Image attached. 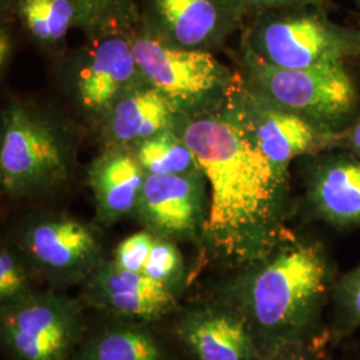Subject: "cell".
<instances>
[{"instance_id": "obj_1", "label": "cell", "mask_w": 360, "mask_h": 360, "mask_svg": "<svg viewBox=\"0 0 360 360\" xmlns=\"http://www.w3.org/2000/svg\"><path fill=\"white\" fill-rule=\"evenodd\" d=\"M238 89V87H236ZM175 129L208 184L202 242L226 272L269 255L292 229L297 211L290 175L263 154L235 99L205 115L179 116Z\"/></svg>"}, {"instance_id": "obj_2", "label": "cell", "mask_w": 360, "mask_h": 360, "mask_svg": "<svg viewBox=\"0 0 360 360\" xmlns=\"http://www.w3.org/2000/svg\"><path fill=\"white\" fill-rule=\"evenodd\" d=\"M339 275L328 245L314 233L294 230L269 255L227 272L215 291L243 314L267 358L285 348L326 342Z\"/></svg>"}, {"instance_id": "obj_3", "label": "cell", "mask_w": 360, "mask_h": 360, "mask_svg": "<svg viewBox=\"0 0 360 360\" xmlns=\"http://www.w3.org/2000/svg\"><path fill=\"white\" fill-rule=\"evenodd\" d=\"M242 47L267 65L302 70L342 65L360 58L359 27L343 26L318 4H300L254 15Z\"/></svg>"}, {"instance_id": "obj_4", "label": "cell", "mask_w": 360, "mask_h": 360, "mask_svg": "<svg viewBox=\"0 0 360 360\" xmlns=\"http://www.w3.org/2000/svg\"><path fill=\"white\" fill-rule=\"evenodd\" d=\"M240 63L245 89L319 129L340 132L360 112V92L346 63L281 68L243 47Z\"/></svg>"}, {"instance_id": "obj_5", "label": "cell", "mask_w": 360, "mask_h": 360, "mask_svg": "<svg viewBox=\"0 0 360 360\" xmlns=\"http://www.w3.org/2000/svg\"><path fill=\"white\" fill-rule=\"evenodd\" d=\"M72 142L59 123L27 104H8L1 116L0 184L13 199L62 187L72 168Z\"/></svg>"}, {"instance_id": "obj_6", "label": "cell", "mask_w": 360, "mask_h": 360, "mask_svg": "<svg viewBox=\"0 0 360 360\" xmlns=\"http://www.w3.org/2000/svg\"><path fill=\"white\" fill-rule=\"evenodd\" d=\"M132 49L144 80L162 92L180 116L217 111L242 82V75L232 72L212 52L172 46L142 23L132 31Z\"/></svg>"}, {"instance_id": "obj_7", "label": "cell", "mask_w": 360, "mask_h": 360, "mask_svg": "<svg viewBox=\"0 0 360 360\" xmlns=\"http://www.w3.org/2000/svg\"><path fill=\"white\" fill-rule=\"evenodd\" d=\"M83 307L56 291L0 306V339L13 360H71L84 340Z\"/></svg>"}, {"instance_id": "obj_8", "label": "cell", "mask_w": 360, "mask_h": 360, "mask_svg": "<svg viewBox=\"0 0 360 360\" xmlns=\"http://www.w3.org/2000/svg\"><path fill=\"white\" fill-rule=\"evenodd\" d=\"M18 251L53 287L83 283L104 262L102 242L89 224L60 214H38L22 224Z\"/></svg>"}, {"instance_id": "obj_9", "label": "cell", "mask_w": 360, "mask_h": 360, "mask_svg": "<svg viewBox=\"0 0 360 360\" xmlns=\"http://www.w3.org/2000/svg\"><path fill=\"white\" fill-rule=\"evenodd\" d=\"M70 74V92L77 110L95 122L104 117L127 92L146 83L132 49V30L90 35Z\"/></svg>"}, {"instance_id": "obj_10", "label": "cell", "mask_w": 360, "mask_h": 360, "mask_svg": "<svg viewBox=\"0 0 360 360\" xmlns=\"http://www.w3.org/2000/svg\"><path fill=\"white\" fill-rule=\"evenodd\" d=\"M251 18L245 0H143L141 23L172 46L211 52Z\"/></svg>"}, {"instance_id": "obj_11", "label": "cell", "mask_w": 360, "mask_h": 360, "mask_svg": "<svg viewBox=\"0 0 360 360\" xmlns=\"http://www.w3.org/2000/svg\"><path fill=\"white\" fill-rule=\"evenodd\" d=\"M303 195L297 210L304 218L336 231L360 229V160L334 148L303 156Z\"/></svg>"}, {"instance_id": "obj_12", "label": "cell", "mask_w": 360, "mask_h": 360, "mask_svg": "<svg viewBox=\"0 0 360 360\" xmlns=\"http://www.w3.org/2000/svg\"><path fill=\"white\" fill-rule=\"evenodd\" d=\"M235 99L257 146L284 175H290L294 159L338 148V132L319 129L271 103L245 89L243 79L235 90Z\"/></svg>"}, {"instance_id": "obj_13", "label": "cell", "mask_w": 360, "mask_h": 360, "mask_svg": "<svg viewBox=\"0 0 360 360\" xmlns=\"http://www.w3.org/2000/svg\"><path fill=\"white\" fill-rule=\"evenodd\" d=\"M175 328L196 360L266 359L243 314L218 291L183 309Z\"/></svg>"}, {"instance_id": "obj_14", "label": "cell", "mask_w": 360, "mask_h": 360, "mask_svg": "<svg viewBox=\"0 0 360 360\" xmlns=\"http://www.w3.org/2000/svg\"><path fill=\"white\" fill-rule=\"evenodd\" d=\"M202 172L187 175L147 174L136 217L146 230L176 240H202L208 196Z\"/></svg>"}, {"instance_id": "obj_15", "label": "cell", "mask_w": 360, "mask_h": 360, "mask_svg": "<svg viewBox=\"0 0 360 360\" xmlns=\"http://www.w3.org/2000/svg\"><path fill=\"white\" fill-rule=\"evenodd\" d=\"M82 285L87 306L117 322L135 324L163 319L176 309L179 295L144 274L120 269L112 260H104Z\"/></svg>"}, {"instance_id": "obj_16", "label": "cell", "mask_w": 360, "mask_h": 360, "mask_svg": "<svg viewBox=\"0 0 360 360\" xmlns=\"http://www.w3.org/2000/svg\"><path fill=\"white\" fill-rule=\"evenodd\" d=\"M146 176L134 150L107 147L89 169V184L98 221L111 226L135 212Z\"/></svg>"}, {"instance_id": "obj_17", "label": "cell", "mask_w": 360, "mask_h": 360, "mask_svg": "<svg viewBox=\"0 0 360 360\" xmlns=\"http://www.w3.org/2000/svg\"><path fill=\"white\" fill-rule=\"evenodd\" d=\"M179 116L166 96L146 82L112 107L101 123L102 134L108 147L135 150L156 134L174 129Z\"/></svg>"}, {"instance_id": "obj_18", "label": "cell", "mask_w": 360, "mask_h": 360, "mask_svg": "<svg viewBox=\"0 0 360 360\" xmlns=\"http://www.w3.org/2000/svg\"><path fill=\"white\" fill-rule=\"evenodd\" d=\"M28 37L43 47H58L72 28L89 31L84 15L71 0H6Z\"/></svg>"}, {"instance_id": "obj_19", "label": "cell", "mask_w": 360, "mask_h": 360, "mask_svg": "<svg viewBox=\"0 0 360 360\" xmlns=\"http://www.w3.org/2000/svg\"><path fill=\"white\" fill-rule=\"evenodd\" d=\"M71 360H167L162 343L143 324L117 322L84 339Z\"/></svg>"}, {"instance_id": "obj_20", "label": "cell", "mask_w": 360, "mask_h": 360, "mask_svg": "<svg viewBox=\"0 0 360 360\" xmlns=\"http://www.w3.org/2000/svg\"><path fill=\"white\" fill-rule=\"evenodd\" d=\"M134 151L146 174L187 175L202 172L191 148L175 127L156 134Z\"/></svg>"}, {"instance_id": "obj_21", "label": "cell", "mask_w": 360, "mask_h": 360, "mask_svg": "<svg viewBox=\"0 0 360 360\" xmlns=\"http://www.w3.org/2000/svg\"><path fill=\"white\" fill-rule=\"evenodd\" d=\"M360 333V263L338 276L327 314L326 342L339 348Z\"/></svg>"}, {"instance_id": "obj_22", "label": "cell", "mask_w": 360, "mask_h": 360, "mask_svg": "<svg viewBox=\"0 0 360 360\" xmlns=\"http://www.w3.org/2000/svg\"><path fill=\"white\" fill-rule=\"evenodd\" d=\"M89 23V35L112 30H132L142 22L135 0H71Z\"/></svg>"}, {"instance_id": "obj_23", "label": "cell", "mask_w": 360, "mask_h": 360, "mask_svg": "<svg viewBox=\"0 0 360 360\" xmlns=\"http://www.w3.org/2000/svg\"><path fill=\"white\" fill-rule=\"evenodd\" d=\"M158 283L180 292L186 279V267L181 252L174 240L155 235L154 243L143 271Z\"/></svg>"}, {"instance_id": "obj_24", "label": "cell", "mask_w": 360, "mask_h": 360, "mask_svg": "<svg viewBox=\"0 0 360 360\" xmlns=\"http://www.w3.org/2000/svg\"><path fill=\"white\" fill-rule=\"evenodd\" d=\"M28 264L18 248L1 245L0 250V306L15 303L34 292Z\"/></svg>"}, {"instance_id": "obj_25", "label": "cell", "mask_w": 360, "mask_h": 360, "mask_svg": "<svg viewBox=\"0 0 360 360\" xmlns=\"http://www.w3.org/2000/svg\"><path fill=\"white\" fill-rule=\"evenodd\" d=\"M154 239L155 233L146 229L129 235L116 247L112 262L120 269L143 274Z\"/></svg>"}, {"instance_id": "obj_26", "label": "cell", "mask_w": 360, "mask_h": 360, "mask_svg": "<svg viewBox=\"0 0 360 360\" xmlns=\"http://www.w3.org/2000/svg\"><path fill=\"white\" fill-rule=\"evenodd\" d=\"M264 360H339V356L338 348L326 342H316L285 348Z\"/></svg>"}, {"instance_id": "obj_27", "label": "cell", "mask_w": 360, "mask_h": 360, "mask_svg": "<svg viewBox=\"0 0 360 360\" xmlns=\"http://www.w3.org/2000/svg\"><path fill=\"white\" fill-rule=\"evenodd\" d=\"M245 3L250 8L252 16L257 13L285 7H294L300 4H318L328 8L330 11L334 8V0H245Z\"/></svg>"}, {"instance_id": "obj_28", "label": "cell", "mask_w": 360, "mask_h": 360, "mask_svg": "<svg viewBox=\"0 0 360 360\" xmlns=\"http://www.w3.org/2000/svg\"><path fill=\"white\" fill-rule=\"evenodd\" d=\"M338 148L346 150L360 160V112L349 126L338 132Z\"/></svg>"}, {"instance_id": "obj_29", "label": "cell", "mask_w": 360, "mask_h": 360, "mask_svg": "<svg viewBox=\"0 0 360 360\" xmlns=\"http://www.w3.org/2000/svg\"><path fill=\"white\" fill-rule=\"evenodd\" d=\"M339 360H360V333L338 348Z\"/></svg>"}, {"instance_id": "obj_30", "label": "cell", "mask_w": 360, "mask_h": 360, "mask_svg": "<svg viewBox=\"0 0 360 360\" xmlns=\"http://www.w3.org/2000/svg\"><path fill=\"white\" fill-rule=\"evenodd\" d=\"M13 50V37L10 34V30L7 27L3 26L1 27V32H0V63H1V68H4V65L8 63Z\"/></svg>"}, {"instance_id": "obj_31", "label": "cell", "mask_w": 360, "mask_h": 360, "mask_svg": "<svg viewBox=\"0 0 360 360\" xmlns=\"http://www.w3.org/2000/svg\"><path fill=\"white\" fill-rule=\"evenodd\" d=\"M352 1H354V3H355L358 7H360V0H352Z\"/></svg>"}, {"instance_id": "obj_32", "label": "cell", "mask_w": 360, "mask_h": 360, "mask_svg": "<svg viewBox=\"0 0 360 360\" xmlns=\"http://www.w3.org/2000/svg\"><path fill=\"white\" fill-rule=\"evenodd\" d=\"M358 27H359V28H360V22H359V26H358ZM359 59H360V58H359Z\"/></svg>"}]
</instances>
